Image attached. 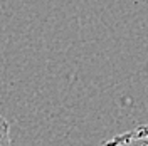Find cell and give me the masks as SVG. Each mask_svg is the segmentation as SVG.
<instances>
[{
    "label": "cell",
    "mask_w": 148,
    "mask_h": 146,
    "mask_svg": "<svg viewBox=\"0 0 148 146\" xmlns=\"http://www.w3.org/2000/svg\"><path fill=\"white\" fill-rule=\"evenodd\" d=\"M12 143L10 139V124L9 121L0 114V146H9Z\"/></svg>",
    "instance_id": "2"
},
{
    "label": "cell",
    "mask_w": 148,
    "mask_h": 146,
    "mask_svg": "<svg viewBox=\"0 0 148 146\" xmlns=\"http://www.w3.org/2000/svg\"><path fill=\"white\" fill-rule=\"evenodd\" d=\"M106 145H148V124H140L131 131L121 133L108 139Z\"/></svg>",
    "instance_id": "1"
}]
</instances>
